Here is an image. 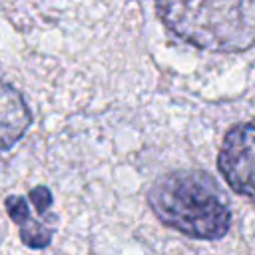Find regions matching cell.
Here are the masks:
<instances>
[{"mask_svg": "<svg viewBox=\"0 0 255 255\" xmlns=\"http://www.w3.org/2000/svg\"><path fill=\"white\" fill-rule=\"evenodd\" d=\"M147 203L161 223L193 239H221L231 227L229 205L205 171L175 169L159 175L147 191Z\"/></svg>", "mask_w": 255, "mask_h": 255, "instance_id": "6da1fadb", "label": "cell"}, {"mask_svg": "<svg viewBox=\"0 0 255 255\" xmlns=\"http://www.w3.org/2000/svg\"><path fill=\"white\" fill-rule=\"evenodd\" d=\"M161 22L181 40L211 52H245L255 46V0L157 2Z\"/></svg>", "mask_w": 255, "mask_h": 255, "instance_id": "7a4b0ae2", "label": "cell"}, {"mask_svg": "<svg viewBox=\"0 0 255 255\" xmlns=\"http://www.w3.org/2000/svg\"><path fill=\"white\" fill-rule=\"evenodd\" d=\"M217 167L235 193L255 199V124H239L225 133Z\"/></svg>", "mask_w": 255, "mask_h": 255, "instance_id": "3957f363", "label": "cell"}, {"mask_svg": "<svg viewBox=\"0 0 255 255\" xmlns=\"http://www.w3.org/2000/svg\"><path fill=\"white\" fill-rule=\"evenodd\" d=\"M32 114L24 96L0 80V151L12 147L30 128Z\"/></svg>", "mask_w": 255, "mask_h": 255, "instance_id": "277c9868", "label": "cell"}, {"mask_svg": "<svg viewBox=\"0 0 255 255\" xmlns=\"http://www.w3.org/2000/svg\"><path fill=\"white\" fill-rule=\"evenodd\" d=\"M28 197H30V201L34 203V207L38 209V213H46V211L52 207V193H50V189L44 187V185L34 187Z\"/></svg>", "mask_w": 255, "mask_h": 255, "instance_id": "5b68a950", "label": "cell"}]
</instances>
